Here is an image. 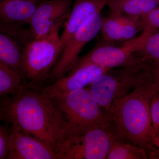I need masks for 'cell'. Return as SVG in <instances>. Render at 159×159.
I'll list each match as a JSON object with an SVG mask.
<instances>
[{
	"mask_svg": "<svg viewBox=\"0 0 159 159\" xmlns=\"http://www.w3.org/2000/svg\"><path fill=\"white\" fill-rule=\"evenodd\" d=\"M40 0H3L0 3V22L11 25H29Z\"/></svg>",
	"mask_w": 159,
	"mask_h": 159,
	"instance_id": "4fadbf2b",
	"label": "cell"
},
{
	"mask_svg": "<svg viewBox=\"0 0 159 159\" xmlns=\"http://www.w3.org/2000/svg\"><path fill=\"white\" fill-rule=\"evenodd\" d=\"M73 0H45L39 5L29 24L34 39L50 34L57 24L64 22L70 13Z\"/></svg>",
	"mask_w": 159,
	"mask_h": 159,
	"instance_id": "9c48e42d",
	"label": "cell"
},
{
	"mask_svg": "<svg viewBox=\"0 0 159 159\" xmlns=\"http://www.w3.org/2000/svg\"><path fill=\"white\" fill-rule=\"evenodd\" d=\"M25 89L21 74L0 61L1 97L15 96Z\"/></svg>",
	"mask_w": 159,
	"mask_h": 159,
	"instance_id": "2e32d148",
	"label": "cell"
},
{
	"mask_svg": "<svg viewBox=\"0 0 159 159\" xmlns=\"http://www.w3.org/2000/svg\"><path fill=\"white\" fill-rule=\"evenodd\" d=\"M145 63L123 44L121 47H117L102 40L97 43L89 53L82 57H79L67 75L88 65H96L110 69Z\"/></svg>",
	"mask_w": 159,
	"mask_h": 159,
	"instance_id": "ba28073f",
	"label": "cell"
},
{
	"mask_svg": "<svg viewBox=\"0 0 159 159\" xmlns=\"http://www.w3.org/2000/svg\"><path fill=\"white\" fill-rule=\"evenodd\" d=\"M122 16L121 31L123 43L135 38L136 35L143 29L141 17Z\"/></svg>",
	"mask_w": 159,
	"mask_h": 159,
	"instance_id": "44dd1931",
	"label": "cell"
},
{
	"mask_svg": "<svg viewBox=\"0 0 159 159\" xmlns=\"http://www.w3.org/2000/svg\"><path fill=\"white\" fill-rule=\"evenodd\" d=\"M1 99V120L49 145L60 157L70 133L64 115L51 98L41 91L25 89Z\"/></svg>",
	"mask_w": 159,
	"mask_h": 159,
	"instance_id": "6da1fadb",
	"label": "cell"
},
{
	"mask_svg": "<svg viewBox=\"0 0 159 159\" xmlns=\"http://www.w3.org/2000/svg\"><path fill=\"white\" fill-rule=\"evenodd\" d=\"M158 1H159V0H158Z\"/></svg>",
	"mask_w": 159,
	"mask_h": 159,
	"instance_id": "f1b7e54d",
	"label": "cell"
},
{
	"mask_svg": "<svg viewBox=\"0 0 159 159\" xmlns=\"http://www.w3.org/2000/svg\"><path fill=\"white\" fill-rule=\"evenodd\" d=\"M0 61L22 76L23 54L19 43L10 35L0 34Z\"/></svg>",
	"mask_w": 159,
	"mask_h": 159,
	"instance_id": "9a60e30c",
	"label": "cell"
},
{
	"mask_svg": "<svg viewBox=\"0 0 159 159\" xmlns=\"http://www.w3.org/2000/svg\"><path fill=\"white\" fill-rule=\"evenodd\" d=\"M150 68L152 78H159V64H150Z\"/></svg>",
	"mask_w": 159,
	"mask_h": 159,
	"instance_id": "d4e9b609",
	"label": "cell"
},
{
	"mask_svg": "<svg viewBox=\"0 0 159 159\" xmlns=\"http://www.w3.org/2000/svg\"><path fill=\"white\" fill-rule=\"evenodd\" d=\"M51 99L66 117L70 139L109 120L107 112L96 102L86 88Z\"/></svg>",
	"mask_w": 159,
	"mask_h": 159,
	"instance_id": "5b68a950",
	"label": "cell"
},
{
	"mask_svg": "<svg viewBox=\"0 0 159 159\" xmlns=\"http://www.w3.org/2000/svg\"><path fill=\"white\" fill-rule=\"evenodd\" d=\"M11 148L7 159H60L50 146L34 137L11 128Z\"/></svg>",
	"mask_w": 159,
	"mask_h": 159,
	"instance_id": "8fae6325",
	"label": "cell"
},
{
	"mask_svg": "<svg viewBox=\"0 0 159 159\" xmlns=\"http://www.w3.org/2000/svg\"><path fill=\"white\" fill-rule=\"evenodd\" d=\"M102 22L100 13L94 15L87 20L70 39L52 69L50 84L66 76L79 58V54L84 46L100 32Z\"/></svg>",
	"mask_w": 159,
	"mask_h": 159,
	"instance_id": "52a82bcc",
	"label": "cell"
},
{
	"mask_svg": "<svg viewBox=\"0 0 159 159\" xmlns=\"http://www.w3.org/2000/svg\"><path fill=\"white\" fill-rule=\"evenodd\" d=\"M157 91L153 80L115 100L107 112L117 137L150 152L154 137L151 101Z\"/></svg>",
	"mask_w": 159,
	"mask_h": 159,
	"instance_id": "7a4b0ae2",
	"label": "cell"
},
{
	"mask_svg": "<svg viewBox=\"0 0 159 159\" xmlns=\"http://www.w3.org/2000/svg\"><path fill=\"white\" fill-rule=\"evenodd\" d=\"M1 1H3V0H1Z\"/></svg>",
	"mask_w": 159,
	"mask_h": 159,
	"instance_id": "83f0119b",
	"label": "cell"
},
{
	"mask_svg": "<svg viewBox=\"0 0 159 159\" xmlns=\"http://www.w3.org/2000/svg\"><path fill=\"white\" fill-rule=\"evenodd\" d=\"M57 24L44 37L34 39L23 46L22 77L26 89L41 91L50 84L51 71L62 49Z\"/></svg>",
	"mask_w": 159,
	"mask_h": 159,
	"instance_id": "3957f363",
	"label": "cell"
},
{
	"mask_svg": "<svg viewBox=\"0 0 159 159\" xmlns=\"http://www.w3.org/2000/svg\"><path fill=\"white\" fill-rule=\"evenodd\" d=\"M141 18L144 27L142 33L139 37L130 40L137 51L141 48L147 38L159 30V6Z\"/></svg>",
	"mask_w": 159,
	"mask_h": 159,
	"instance_id": "d6986e66",
	"label": "cell"
},
{
	"mask_svg": "<svg viewBox=\"0 0 159 159\" xmlns=\"http://www.w3.org/2000/svg\"><path fill=\"white\" fill-rule=\"evenodd\" d=\"M117 138L109 120L69 140L60 153L61 159H106Z\"/></svg>",
	"mask_w": 159,
	"mask_h": 159,
	"instance_id": "8992f818",
	"label": "cell"
},
{
	"mask_svg": "<svg viewBox=\"0 0 159 159\" xmlns=\"http://www.w3.org/2000/svg\"><path fill=\"white\" fill-rule=\"evenodd\" d=\"M148 158L147 151L144 148L117 138L112 142L106 159Z\"/></svg>",
	"mask_w": 159,
	"mask_h": 159,
	"instance_id": "e0dca14e",
	"label": "cell"
},
{
	"mask_svg": "<svg viewBox=\"0 0 159 159\" xmlns=\"http://www.w3.org/2000/svg\"><path fill=\"white\" fill-rule=\"evenodd\" d=\"M121 25V16L110 13L107 17H102V27L100 31L102 40L115 45L117 43H123Z\"/></svg>",
	"mask_w": 159,
	"mask_h": 159,
	"instance_id": "ac0fdd59",
	"label": "cell"
},
{
	"mask_svg": "<svg viewBox=\"0 0 159 159\" xmlns=\"http://www.w3.org/2000/svg\"><path fill=\"white\" fill-rule=\"evenodd\" d=\"M109 70L96 65L83 66L56 82L46 86L41 92L51 98L61 97L86 87Z\"/></svg>",
	"mask_w": 159,
	"mask_h": 159,
	"instance_id": "30bf717a",
	"label": "cell"
},
{
	"mask_svg": "<svg viewBox=\"0 0 159 159\" xmlns=\"http://www.w3.org/2000/svg\"><path fill=\"white\" fill-rule=\"evenodd\" d=\"M152 80L150 66L145 63L109 69L85 88L96 102L108 112L115 100Z\"/></svg>",
	"mask_w": 159,
	"mask_h": 159,
	"instance_id": "277c9868",
	"label": "cell"
},
{
	"mask_svg": "<svg viewBox=\"0 0 159 159\" xmlns=\"http://www.w3.org/2000/svg\"><path fill=\"white\" fill-rule=\"evenodd\" d=\"M153 82L156 86L157 90L159 91V78H153Z\"/></svg>",
	"mask_w": 159,
	"mask_h": 159,
	"instance_id": "484cf974",
	"label": "cell"
},
{
	"mask_svg": "<svg viewBox=\"0 0 159 159\" xmlns=\"http://www.w3.org/2000/svg\"><path fill=\"white\" fill-rule=\"evenodd\" d=\"M150 107L152 126L155 136L159 132V91L158 90L152 98Z\"/></svg>",
	"mask_w": 159,
	"mask_h": 159,
	"instance_id": "603a6c76",
	"label": "cell"
},
{
	"mask_svg": "<svg viewBox=\"0 0 159 159\" xmlns=\"http://www.w3.org/2000/svg\"><path fill=\"white\" fill-rule=\"evenodd\" d=\"M11 129L5 125L0 126V159H7L11 148Z\"/></svg>",
	"mask_w": 159,
	"mask_h": 159,
	"instance_id": "7402d4cb",
	"label": "cell"
},
{
	"mask_svg": "<svg viewBox=\"0 0 159 159\" xmlns=\"http://www.w3.org/2000/svg\"><path fill=\"white\" fill-rule=\"evenodd\" d=\"M105 6L107 0H75L61 35L62 49L87 20L94 15L101 13Z\"/></svg>",
	"mask_w": 159,
	"mask_h": 159,
	"instance_id": "7c38bea8",
	"label": "cell"
},
{
	"mask_svg": "<svg viewBox=\"0 0 159 159\" xmlns=\"http://www.w3.org/2000/svg\"><path fill=\"white\" fill-rule=\"evenodd\" d=\"M149 155L150 158L159 159V132L152 139V148Z\"/></svg>",
	"mask_w": 159,
	"mask_h": 159,
	"instance_id": "cb8c5ba5",
	"label": "cell"
},
{
	"mask_svg": "<svg viewBox=\"0 0 159 159\" xmlns=\"http://www.w3.org/2000/svg\"><path fill=\"white\" fill-rule=\"evenodd\" d=\"M159 6L158 0H107L110 13L142 17Z\"/></svg>",
	"mask_w": 159,
	"mask_h": 159,
	"instance_id": "5bb4252c",
	"label": "cell"
},
{
	"mask_svg": "<svg viewBox=\"0 0 159 159\" xmlns=\"http://www.w3.org/2000/svg\"><path fill=\"white\" fill-rule=\"evenodd\" d=\"M135 54L147 63L159 64V30L147 38Z\"/></svg>",
	"mask_w": 159,
	"mask_h": 159,
	"instance_id": "ffe728a7",
	"label": "cell"
},
{
	"mask_svg": "<svg viewBox=\"0 0 159 159\" xmlns=\"http://www.w3.org/2000/svg\"><path fill=\"white\" fill-rule=\"evenodd\" d=\"M45 1V0H40L41 2H42V1Z\"/></svg>",
	"mask_w": 159,
	"mask_h": 159,
	"instance_id": "4316f807",
	"label": "cell"
}]
</instances>
